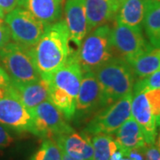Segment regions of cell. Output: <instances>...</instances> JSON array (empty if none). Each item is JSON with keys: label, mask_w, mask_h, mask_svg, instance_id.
<instances>
[{"label": "cell", "mask_w": 160, "mask_h": 160, "mask_svg": "<svg viewBox=\"0 0 160 160\" xmlns=\"http://www.w3.org/2000/svg\"><path fill=\"white\" fill-rule=\"evenodd\" d=\"M158 149H159L160 151V136H158Z\"/></svg>", "instance_id": "34"}, {"label": "cell", "mask_w": 160, "mask_h": 160, "mask_svg": "<svg viewBox=\"0 0 160 160\" xmlns=\"http://www.w3.org/2000/svg\"><path fill=\"white\" fill-rule=\"evenodd\" d=\"M14 142V137L10 129L0 124V153L9 148Z\"/></svg>", "instance_id": "26"}, {"label": "cell", "mask_w": 160, "mask_h": 160, "mask_svg": "<svg viewBox=\"0 0 160 160\" xmlns=\"http://www.w3.org/2000/svg\"><path fill=\"white\" fill-rule=\"evenodd\" d=\"M154 89H160V69L142 78L136 80L132 88V93Z\"/></svg>", "instance_id": "25"}, {"label": "cell", "mask_w": 160, "mask_h": 160, "mask_svg": "<svg viewBox=\"0 0 160 160\" xmlns=\"http://www.w3.org/2000/svg\"><path fill=\"white\" fill-rule=\"evenodd\" d=\"M31 114L38 137L54 140L57 136L73 131L62 113L49 100L38 105Z\"/></svg>", "instance_id": "9"}, {"label": "cell", "mask_w": 160, "mask_h": 160, "mask_svg": "<svg viewBox=\"0 0 160 160\" xmlns=\"http://www.w3.org/2000/svg\"><path fill=\"white\" fill-rule=\"evenodd\" d=\"M142 26L149 44L160 46V0H149Z\"/></svg>", "instance_id": "21"}, {"label": "cell", "mask_w": 160, "mask_h": 160, "mask_svg": "<svg viewBox=\"0 0 160 160\" xmlns=\"http://www.w3.org/2000/svg\"><path fill=\"white\" fill-rule=\"evenodd\" d=\"M62 151L52 139H45L29 160H62Z\"/></svg>", "instance_id": "24"}, {"label": "cell", "mask_w": 160, "mask_h": 160, "mask_svg": "<svg viewBox=\"0 0 160 160\" xmlns=\"http://www.w3.org/2000/svg\"><path fill=\"white\" fill-rule=\"evenodd\" d=\"M65 0H21L23 7L39 21L51 25L62 19Z\"/></svg>", "instance_id": "17"}, {"label": "cell", "mask_w": 160, "mask_h": 160, "mask_svg": "<svg viewBox=\"0 0 160 160\" xmlns=\"http://www.w3.org/2000/svg\"><path fill=\"white\" fill-rule=\"evenodd\" d=\"M49 101L57 108L67 120H72L76 114L77 101L67 92L55 86H49Z\"/></svg>", "instance_id": "22"}, {"label": "cell", "mask_w": 160, "mask_h": 160, "mask_svg": "<svg viewBox=\"0 0 160 160\" xmlns=\"http://www.w3.org/2000/svg\"><path fill=\"white\" fill-rule=\"evenodd\" d=\"M8 87L0 89V124L12 131L37 135L31 112L12 94Z\"/></svg>", "instance_id": "7"}, {"label": "cell", "mask_w": 160, "mask_h": 160, "mask_svg": "<svg viewBox=\"0 0 160 160\" xmlns=\"http://www.w3.org/2000/svg\"><path fill=\"white\" fill-rule=\"evenodd\" d=\"M92 72L102 92L105 107L132 92L136 77L124 59L113 56Z\"/></svg>", "instance_id": "2"}, {"label": "cell", "mask_w": 160, "mask_h": 160, "mask_svg": "<svg viewBox=\"0 0 160 160\" xmlns=\"http://www.w3.org/2000/svg\"><path fill=\"white\" fill-rule=\"evenodd\" d=\"M5 22L10 29L12 39L28 47L34 46L49 26L23 7L7 12Z\"/></svg>", "instance_id": "6"}, {"label": "cell", "mask_w": 160, "mask_h": 160, "mask_svg": "<svg viewBox=\"0 0 160 160\" xmlns=\"http://www.w3.org/2000/svg\"><path fill=\"white\" fill-rule=\"evenodd\" d=\"M11 39V33L8 26L3 20H0V49L7 45Z\"/></svg>", "instance_id": "29"}, {"label": "cell", "mask_w": 160, "mask_h": 160, "mask_svg": "<svg viewBox=\"0 0 160 160\" xmlns=\"http://www.w3.org/2000/svg\"><path fill=\"white\" fill-rule=\"evenodd\" d=\"M62 160H78V159H76V158H71V157H69V155L66 154L65 152H63L62 151Z\"/></svg>", "instance_id": "32"}, {"label": "cell", "mask_w": 160, "mask_h": 160, "mask_svg": "<svg viewBox=\"0 0 160 160\" xmlns=\"http://www.w3.org/2000/svg\"><path fill=\"white\" fill-rule=\"evenodd\" d=\"M144 160H160V151L154 144H147L142 148Z\"/></svg>", "instance_id": "28"}, {"label": "cell", "mask_w": 160, "mask_h": 160, "mask_svg": "<svg viewBox=\"0 0 160 160\" xmlns=\"http://www.w3.org/2000/svg\"><path fill=\"white\" fill-rule=\"evenodd\" d=\"M131 117L141 126L146 142L154 144L158 136L156 117L145 92L132 93Z\"/></svg>", "instance_id": "12"}, {"label": "cell", "mask_w": 160, "mask_h": 160, "mask_svg": "<svg viewBox=\"0 0 160 160\" xmlns=\"http://www.w3.org/2000/svg\"><path fill=\"white\" fill-rule=\"evenodd\" d=\"M5 16H6V12H4L2 8H0V20H4Z\"/></svg>", "instance_id": "33"}, {"label": "cell", "mask_w": 160, "mask_h": 160, "mask_svg": "<svg viewBox=\"0 0 160 160\" xmlns=\"http://www.w3.org/2000/svg\"><path fill=\"white\" fill-rule=\"evenodd\" d=\"M60 149L69 157L78 160H93V148L91 137L85 132L74 130L57 136L53 140Z\"/></svg>", "instance_id": "14"}, {"label": "cell", "mask_w": 160, "mask_h": 160, "mask_svg": "<svg viewBox=\"0 0 160 160\" xmlns=\"http://www.w3.org/2000/svg\"><path fill=\"white\" fill-rule=\"evenodd\" d=\"M135 77L142 78L160 69V46H151L129 62Z\"/></svg>", "instance_id": "20"}, {"label": "cell", "mask_w": 160, "mask_h": 160, "mask_svg": "<svg viewBox=\"0 0 160 160\" xmlns=\"http://www.w3.org/2000/svg\"><path fill=\"white\" fill-rule=\"evenodd\" d=\"M88 32L114 21L120 4L118 0H85Z\"/></svg>", "instance_id": "16"}, {"label": "cell", "mask_w": 160, "mask_h": 160, "mask_svg": "<svg viewBox=\"0 0 160 160\" xmlns=\"http://www.w3.org/2000/svg\"><path fill=\"white\" fill-rule=\"evenodd\" d=\"M11 86V79L9 76L6 74L4 69L0 66V89L7 88Z\"/></svg>", "instance_id": "31"}, {"label": "cell", "mask_w": 160, "mask_h": 160, "mask_svg": "<svg viewBox=\"0 0 160 160\" xmlns=\"http://www.w3.org/2000/svg\"><path fill=\"white\" fill-rule=\"evenodd\" d=\"M114 133L115 142L118 149L123 152L142 149L148 144L141 126L132 117L126 120Z\"/></svg>", "instance_id": "18"}, {"label": "cell", "mask_w": 160, "mask_h": 160, "mask_svg": "<svg viewBox=\"0 0 160 160\" xmlns=\"http://www.w3.org/2000/svg\"><path fill=\"white\" fill-rule=\"evenodd\" d=\"M8 90L19 99L30 112L40 103L49 99V87L46 80L41 79L32 83L12 82Z\"/></svg>", "instance_id": "15"}, {"label": "cell", "mask_w": 160, "mask_h": 160, "mask_svg": "<svg viewBox=\"0 0 160 160\" xmlns=\"http://www.w3.org/2000/svg\"><path fill=\"white\" fill-rule=\"evenodd\" d=\"M105 108L102 92L92 71L83 72L79 90L77 96L76 114L78 119Z\"/></svg>", "instance_id": "10"}, {"label": "cell", "mask_w": 160, "mask_h": 160, "mask_svg": "<svg viewBox=\"0 0 160 160\" xmlns=\"http://www.w3.org/2000/svg\"><path fill=\"white\" fill-rule=\"evenodd\" d=\"M30 48L16 42H9L0 49V66L12 82L32 83L41 79Z\"/></svg>", "instance_id": "4"}, {"label": "cell", "mask_w": 160, "mask_h": 160, "mask_svg": "<svg viewBox=\"0 0 160 160\" xmlns=\"http://www.w3.org/2000/svg\"><path fill=\"white\" fill-rule=\"evenodd\" d=\"M155 117L160 116V89L145 92Z\"/></svg>", "instance_id": "27"}, {"label": "cell", "mask_w": 160, "mask_h": 160, "mask_svg": "<svg viewBox=\"0 0 160 160\" xmlns=\"http://www.w3.org/2000/svg\"><path fill=\"white\" fill-rule=\"evenodd\" d=\"M20 6L21 0H0V8H2L6 13L20 7Z\"/></svg>", "instance_id": "30"}, {"label": "cell", "mask_w": 160, "mask_h": 160, "mask_svg": "<svg viewBox=\"0 0 160 160\" xmlns=\"http://www.w3.org/2000/svg\"><path fill=\"white\" fill-rule=\"evenodd\" d=\"M125 1H126V0H118V2L119 3L120 6H121V5H122V4H123V3H124Z\"/></svg>", "instance_id": "35"}, {"label": "cell", "mask_w": 160, "mask_h": 160, "mask_svg": "<svg viewBox=\"0 0 160 160\" xmlns=\"http://www.w3.org/2000/svg\"><path fill=\"white\" fill-rule=\"evenodd\" d=\"M91 142L93 148V160H110L111 155L118 149L115 140L109 134L92 135Z\"/></svg>", "instance_id": "23"}, {"label": "cell", "mask_w": 160, "mask_h": 160, "mask_svg": "<svg viewBox=\"0 0 160 160\" xmlns=\"http://www.w3.org/2000/svg\"><path fill=\"white\" fill-rule=\"evenodd\" d=\"M132 99V92L100 109L87 123L83 132L92 136L99 133H114L131 117Z\"/></svg>", "instance_id": "5"}, {"label": "cell", "mask_w": 160, "mask_h": 160, "mask_svg": "<svg viewBox=\"0 0 160 160\" xmlns=\"http://www.w3.org/2000/svg\"><path fill=\"white\" fill-rule=\"evenodd\" d=\"M64 14L70 42L78 48L88 33L85 0H67L64 5Z\"/></svg>", "instance_id": "13"}, {"label": "cell", "mask_w": 160, "mask_h": 160, "mask_svg": "<svg viewBox=\"0 0 160 160\" xmlns=\"http://www.w3.org/2000/svg\"><path fill=\"white\" fill-rule=\"evenodd\" d=\"M82 78L83 69L78 60L76 51H74L60 69L42 79L46 80L49 86H55L67 92L77 101Z\"/></svg>", "instance_id": "11"}, {"label": "cell", "mask_w": 160, "mask_h": 160, "mask_svg": "<svg viewBox=\"0 0 160 160\" xmlns=\"http://www.w3.org/2000/svg\"><path fill=\"white\" fill-rule=\"evenodd\" d=\"M65 21L61 19L47 27L45 33L30 48L36 68L41 78L60 69L73 53Z\"/></svg>", "instance_id": "1"}, {"label": "cell", "mask_w": 160, "mask_h": 160, "mask_svg": "<svg viewBox=\"0 0 160 160\" xmlns=\"http://www.w3.org/2000/svg\"><path fill=\"white\" fill-rule=\"evenodd\" d=\"M115 21L111 28V42L118 56L129 63L147 51L151 45L145 39L142 29L132 28Z\"/></svg>", "instance_id": "8"}, {"label": "cell", "mask_w": 160, "mask_h": 160, "mask_svg": "<svg viewBox=\"0 0 160 160\" xmlns=\"http://www.w3.org/2000/svg\"><path fill=\"white\" fill-rule=\"evenodd\" d=\"M88 33L76 51L83 72L93 71L114 56L110 26L101 25Z\"/></svg>", "instance_id": "3"}, {"label": "cell", "mask_w": 160, "mask_h": 160, "mask_svg": "<svg viewBox=\"0 0 160 160\" xmlns=\"http://www.w3.org/2000/svg\"><path fill=\"white\" fill-rule=\"evenodd\" d=\"M149 0H126L120 6L115 20L132 28L142 29L143 20Z\"/></svg>", "instance_id": "19"}]
</instances>
